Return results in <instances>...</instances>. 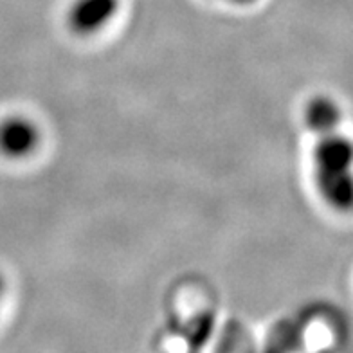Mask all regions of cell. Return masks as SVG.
Returning a JSON list of instances; mask_svg holds the SVG:
<instances>
[{
    "instance_id": "7a4b0ae2",
    "label": "cell",
    "mask_w": 353,
    "mask_h": 353,
    "mask_svg": "<svg viewBox=\"0 0 353 353\" xmlns=\"http://www.w3.org/2000/svg\"><path fill=\"white\" fill-rule=\"evenodd\" d=\"M40 144V128L33 119L11 114L0 119V155L8 159H26Z\"/></svg>"
},
{
    "instance_id": "6da1fadb",
    "label": "cell",
    "mask_w": 353,
    "mask_h": 353,
    "mask_svg": "<svg viewBox=\"0 0 353 353\" xmlns=\"http://www.w3.org/2000/svg\"><path fill=\"white\" fill-rule=\"evenodd\" d=\"M305 125L316 135L314 175L325 202L335 210L352 204V143L341 134V110L326 96H316L305 107Z\"/></svg>"
},
{
    "instance_id": "277c9868",
    "label": "cell",
    "mask_w": 353,
    "mask_h": 353,
    "mask_svg": "<svg viewBox=\"0 0 353 353\" xmlns=\"http://www.w3.org/2000/svg\"><path fill=\"white\" fill-rule=\"evenodd\" d=\"M4 290H6L4 278H2V274H0V301H2V296H4Z\"/></svg>"
},
{
    "instance_id": "3957f363",
    "label": "cell",
    "mask_w": 353,
    "mask_h": 353,
    "mask_svg": "<svg viewBox=\"0 0 353 353\" xmlns=\"http://www.w3.org/2000/svg\"><path fill=\"white\" fill-rule=\"evenodd\" d=\"M121 0H74L67 13L69 28L79 37H90L107 28L119 13Z\"/></svg>"
}]
</instances>
